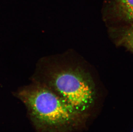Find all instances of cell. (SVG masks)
Here are the masks:
<instances>
[{
	"label": "cell",
	"mask_w": 133,
	"mask_h": 132,
	"mask_svg": "<svg viewBox=\"0 0 133 132\" xmlns=\"http://www.w3.org/2000/svg\"><path fill=\"white\" fill-rule=\"evenodd\" d=\"M31 116L42 126H55L69 122L75 111L61 97L45 86H30L19 93Z\"/></svg>",
	"instance_id": "cell-1"
},
{
	"label": "cell",
	"mask_w": 133,
	"mask_h": 132,
	"mask_svg": "<svg viewBox=\"0 0 133 132\" xmlns=\"http://www.w3.org/2000/svg\"><path fill=\"white\" fill-rule=\"evenodd\" d=\"M111 12L133 23V0H107Z\"/></svg>",
	"instance_id": "cell-3"
},
{
	"label": "cell",
	"mask_w": 133,
	"mask_h": 132,
	"mask_svg": "<svg viewBox=\"0 0 133 132\" xmlns=\"http://www.w3.org/2000/svg\"><path fill=\"white\" fill-rule=\"evenodd\" d=\"M123 41L129 49L133 50V23L123 36Z\"/></svg>",
	"instance_id": "cell-4"
},
{
	"label": "cell",
	"mask_w": 133,
	"mask_h": 132,
	"mask_svg": "<svg viewBox=\"0 0 133 132\" xmlns=\"http://www.w3.org/2000/svg\"><path fill=\"white\" fill-rule=\"evenodd\" d=\"M51 76V83L59 96L75 112L84 111L91 104L93 90L88 80L81 73L63 70Z\"/></svg>",
	"instance_id": "cell-2"
}]
</instances>
